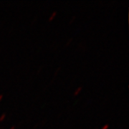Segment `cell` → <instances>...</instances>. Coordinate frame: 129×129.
Masks as SVG:
<instances>
[{"mask_svg":"<svg viewBox=\"0 0 129 129\" xmlns=\"http://www.w3.org/2000/svg\"><path fill=\"white\" fill-rule=\"evenodd\" d=\"M5 118H6V113H2L0 115V122H2L5 119Z\"/></svg>","mask_w":129,"mask_h":129,"instance_id":"obj_3","label":"cell"},{"mask_svg":"<svg viewBox=\"0 0 129 129\" xmlns=\"http://www.w3.org/2000/svg\"><path fill=\"white\" fill-rule=\"evenodd\" d=\"M108 128H109V125L106 124V125H103L101 129H108Z\"/></svg>","mask_w":129,"mask_h":129,"instance_id":"obj_4","label":"cell"},{"mask_svg":"<svg viewBox=\"0 0 129 129\" xmlns=\"http://www.w3.org/2000/svg\"><path fill=\"white\" fill-rule=\"evenodd\" d=\"M82 88H82L81 86H80V87H78V88H77V89L74 91V93H73L74 95H78L79 93H80V92L82 90Z\"/></svg>","mask_w":129,"mask_h":129,"instance_id":"obj_1","label":"cell"},{"mask_svg":"<svg viewBox=\"0 0 129 129\" xmlns=\"http://www.w3.org/2000/svg\"><path fill=\"white\" fill-rule=\"evenodd\" d=\"M9 129H15V126H14V125H13V126H12V127H11V128H10Z\"/></svg>","mask_w":129,"mask_h":129,"instance_id":"obj_6","label":"cell"},{"mask_svg":"<svg viewBox=\"0 0 129 129\" xmlns=\"http://www.w3.org/2000/svg\"><path fill=\"white\" fill-rule=\"evenodd\" d=\"M56 14H57V12H56V11L53 12L51 14L50 16V17H49V21H51V20H52L53 19L55 18V17L56 16Z\"/></svg>","mask_w":129,"mask_h":129,"instance_id":"obj_2","label":"cell"},{"mask_svg":"<svg viewBox=\"0 0 129 129\" xmlns=\"http://www.w3.org/2000/svg\"><path fill=\"white\" fill-rule=\"evenodd\" d=\"M2 98H3V95L2 94H0V102L2 100Z\"/></svg>","mask_w":129,"mask_h":129,"instance_id":"obj_5","label":"cell"}]
</instances>
